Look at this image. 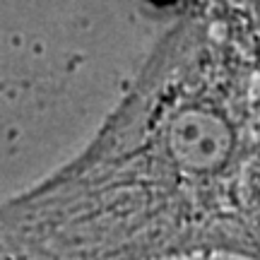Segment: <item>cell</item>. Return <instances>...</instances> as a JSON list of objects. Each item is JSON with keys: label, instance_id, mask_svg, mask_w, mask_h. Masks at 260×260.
Returning <instances> with one entry per match:
<instances>
[{"label": "cell", "instance_id": "6da1fadb", "mask_svg": "<svg viewBox=\"0 0 260 260\" xmlns=\"http://www.w3.org/2000/svg\"><path fill=\"white\" fill-rule=\"evenodd\" d=\"M210 29L176 24L89 147L0 205V260H260L258 111Z\"/></svg>", "mask_w": 260, "mask_h": 260}]
</instances>
